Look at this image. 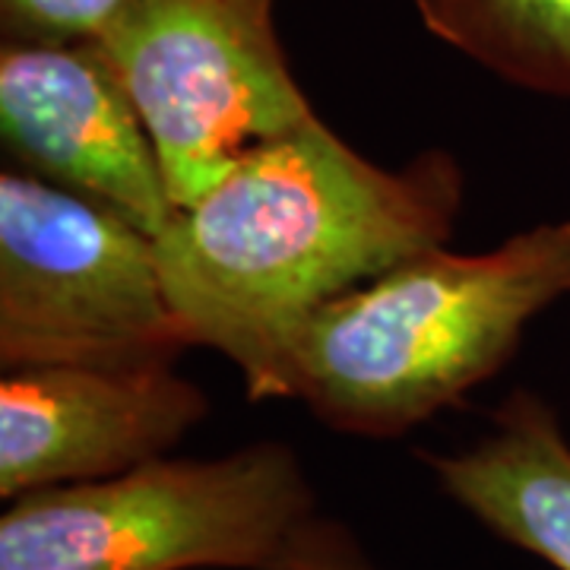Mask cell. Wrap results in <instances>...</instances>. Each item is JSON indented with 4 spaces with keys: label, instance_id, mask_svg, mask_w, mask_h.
I'll list each match as a JSON object with an SVG mask.
<instances>
[{
    "label": "cell",
    "instance_id": "obj_1",
    "mask_svg": "<svg viewBox=\"0 0 570 570\" xmlns=\"http://www.w3.org/2000/svg\"><path fill=\"white\" fill-rule=\"evenodd\" d=\"M460 204L450 153L381 168L314 115L178 206L156 238L165 295L190 346L225 355L250 400H273L292 333L348 288L448 245Z\"/></svg>",
    "mask_w": 570,
    "mask_h": 570
},
{
    "label": "cell",
    "instance_id": "obj_2",
    "mask_svg": "<svg viewBox=\"0 0 570 570\" xmlns=\"http://www.w3.org/2000/svg\"><path fill=\"white\" fill-rule=\"evenodd\" d=\"M570 295V219L482 254L428 247L317 307L285 343L273 400L336 431L400 438L494 377Z\"/></svg>",
    "mask_w": 570,
    "mask_h": 570
},
{
    "label": "cell",
    "instance_id": "obj_3",
    "mask_svg": "<svg viewBox=\"0 0 570 570\" xmlns=\"http://www.w3.org/2000/svg\"><path fill=\"white\" fill-rule=\"evenodd\" d=\"M311 520L298 453L257 441L22 494L0 517V570H283Z\"/></svg>",
    "mask_w": 570,
    "mask_h": 570
},
{
    "label": "cell",
    "instance_id": "obj_4",
    "mask_svg": "<svg viewBox=\"0 0 570 570\" xmlns=\"http://www.w3.org/2000/svg\"><path fill=\"white\" fill-rule=\"evenodd\" d=\"M190 346L156 238L111 206L0 175V365L175 362Z\"/></svg>",
    "mask_w": 570,
    "mask_h": 570
},
{
    "label": "cell",
    "instance_id": "obj_5",
    "mask_svg": "<svg viewBox=\"0 0 570 570\" xmlns=\"http://www.w3.org/2000/svg\"><path fill=\"white\" fill-rule=\"evenodd\" d=\"M273 13L276 0H127L96 39L140 108L178 206L247 149L317 115Z\"/></svg>",
    "mask_w": 570,
    "mask_h": 570
},
{
    "label": "cell",
    "instance_id": "obj_6",
    "mask_svg": "<svg viewBox=\"0 0 570 570\" xmlns=\"http://www.w3.org/2000/svg\"><path fill=\"white\" fill-rule=\"evenodd\" d=\"M0 137L13 168L111 206L153 238L178 213L140 108L96 39L0 41Z\"/></svg>",
    "mask_w": 570,
    "mask_h": 570
},
{
    "label": "cell",
    "instance_id": "obj_7",
    "mask_svg": "<svg viewBox=\"0 0 570 570\" xmlns=\"http://www.w3.org/2000/svg\"><path fill=\"white\" fill-rule=\"evenodd\" d=\"M171 362L20 365L0 377V498L111 479L163 460L206 415Z\"/></svg>",
    "mask_w": 570,
    "mask_h": 570
},
{
    "label": "cell",
    "instance_id": "obj_8",
    "mask_svg": "<svg viewBox=\"0 0 570 570\" xmlns=\"http://www.w3.org/2000/svg\"><path fill=\"white\" fill-rule=\"evenodd\" d=\"M425 463L485 530L570 570V444L546 400L517 390L489 434L460 453H425Z\"/></svg>",
    "mask_w": 570,
    "mask_h": 570
},
{
    "label": "cell",
    "instance_id": "obj_9",
    "mask_svg": "<svg viewBox=\"0 0 570 570\" xmlns=\"http://www.w3.org/2000/svg\"><path fill=\"white\" fill-rule=\"evenodd\" d=\"M425 29L510 86L570 99V0H412Z\"/></svg>",
    "mask_w": 570,
    "mask_h": 570
},
{
    "label": "cell",
    "instance_id": "obj_10",
    "mask_svg": "<svg viewBox=\"0 0 570 570\" xmlns=\"http://www.w3.org/2000/svg\"><path fill=\"white\" fill-rule=\"evenodd\" d=\"M127 0H0V36L10 41L102 39Z\"/></svg>",
    "mask_w": 570,
    "mask_h": 570
},
{
    "label": "cell",
    "instance_id": "obj_11",
    "mask_svg": "<svg viewBox=\"0 0 570 570\" xmlns=\"http://www.w3.org/2000/svg\"><path fill=\"white\" fill-rule=\"evenodd\" d=\"M283 570H384L374 564L358 546V539L333 523V520H311L305 532L298 535V542L292 546L285 558Z\"/></svg>",
    "mask_w": 570,
    "mask_h": 570
}]
</instances>
